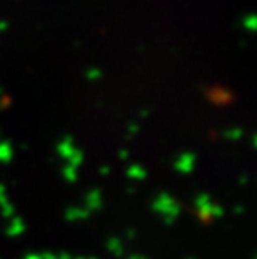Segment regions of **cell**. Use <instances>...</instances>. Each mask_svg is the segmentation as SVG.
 I'll use <instances>...</instances> for the list:
<instances>
[{
	"label": "cell",
	"instance_id": "1",
	"mask_svg": "<svg viewBox=\"0 0 257 259\" xmlns=\"http://www.w3.org/2000/svg\"><path fill=\"white\" fill-rule=\"evenodd\" d=\"M244 24H245V27H247V29H255V15H249V19H245L244 20Z\"/></svg>",
	"mask_w": 257,
	"mask_h": 259
},
{
	"label": "cell",
	"instance_id": "2",
	"mask_svg": "<svg viewBox=\"0 0 257 259\" xmlns=\"http://www.w3.org/2000/svg\"><path fill=\"white\" fill-rule=\"evenodd\" d=\"M7 29V24H5V22H0V30H5Z\"/></svg>",
	"mask_w": 257,
	"mask_h": 259
}]
</instances>
